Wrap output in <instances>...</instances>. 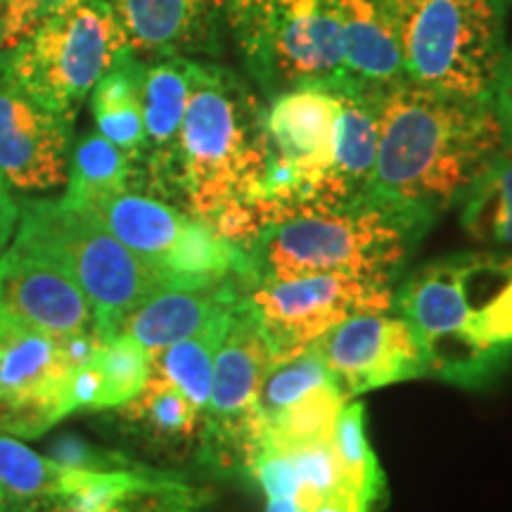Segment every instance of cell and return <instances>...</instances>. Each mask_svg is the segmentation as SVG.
<instances>
[{"instance_id": "6da1fadb", "label": "cell", "mask_w": 512, "mask_h": 512, "mask_svg": "<svg viewBox=\"0 0 512 512\" xmlns=\"http://www.w3.org/2000/svg\"><path fill=\"white\" fill-rule=\"evenodd\" d=\"M508 143L491 100H467L411 79L377 88V157L368 195L434 226Z\"/></svg>"}, {"instance_id": "7a4b0ae2", "label": "cell", "mask_w": 512, "mask_h": 512, "mask_svg": "<svg viewBox=\"0 0 512 512\" xmlns=\"http://www.w3.org/2000/svg\"><path fill=\"white\" fill-rule=\"evenodd\" d=\"M268 169L266 107L214 60L190 62V93L162 200L245 247L259 233L256 202Z\"/></svg>"}, {"instance_id": "3957f363", "label": "cell", "mask_w": 512, "mask_h": 512, "mask_svg": "<svg viewBox=\"0 0 512 512\" xmlns=\"http://www.w3.org/2000/svg\"><path fill=\"white\" fill-rule=\"evenodd\" d=\"M427 230L425 221L366 195L344 207L290 211L242 249L252 285L328 273L394 283Z\"/></svg>"}, {"instance_id": "277c9868", "label": "cell", "mask_w": 512, "mask_h": 512, "mask_svg": "<svg viewBox=\"0 0 512 512\" xmlns=\"http://www.w3.org/2000/svg\"><path fill=\"white\" fill-rule=\"evenodd\" d=\"M406 79L496 102L505 48L501 0H392Z\"/></svg>"}, {"instance_id": "5b68a950", "label": "cell", "mask_w": 512, "mask_h": 512, "mask_svg": "<svg viewBox=\"0 0 512 512\" xmlns=\"http://www.w3.org/2000/svg\"><path fill=\"white\" fill-rule=\"evenodd\" d=\"M19 221L10 245L60 266L86 294L98 335L112 339L121 320L157 287L155 273L126 249L88 209L60 200L19 197Z\"/></svg>"}, {"instance_id": "8992f818", "label": "cell", "mask_w": 512, "mask_h": 512, "mask_svg": "<svg viewBox=\"0 0 512 512\" xmlns=\"http://www.w3.org/2000/svg\"><path fill=\"white\" fill-rule=\"evenodd\" d=\"M83 209L98 216L102 226L155 273L162 287L252 283L245 249L162 197L126 190Z\"/></svg>"}, {"instance_id": "52a82bcc", "label": "cell", "mask_w": 512, "mask_h": 512, "mask_svg": "<svg viewBox=\"0 0 512 512\" xmlns=\"http://www.w3.org/2000/svg\"><path fill=\"white\" fill-rule=\"evenodd\" d=\"M124 50V31L107 0H76L17 46L0 50V62L36 102L76 121L95 83Z\"/></svg>"}, {"instance_id": "ba28073f", "label": "cell", "mask_w": 512, "mask_h": 512, "mask_svg": "<svg viewBox=\"0 0 512 512\" xmlns=\"http://www.w3.org/2000/svg\"><path fill=\"white\" fill-rule=\"evenodd\" d=\"M273 361L304 351L344 320L392 311L394 283L354 275H302L247 287Z\"/></svg>"}, {"instance_id": "9c48e42d", "label": "cell", "mask_w": 512, "mask_h": 512, "mask_svg": "<svg viewBox=\"0 0 512 512\" xmlns=\"http://www.w3.org/2000/svg\"><path fill=\"white\" fill-rule=\"evenodd\" d=\"M271 363L273 356L259 318L247 297H242L216 351L211 394L204 411V458L211 465L245 472L259 451L256 394Z\"/></svg>"}, {"instance_id": "30bf717a", "label": "cell", "mask_w": 512, "mask_h": 512, "mask_svg": "<svg viewBox=\"0 0 512 512\" xmlns=\"http://www.w3.org/2000/svg\"><path fill=\"white\" fill-rule=\"evenodd\" d=\"M72 373L60 339L0 309V434L38 439L72 415Z\"/></svg>"}, {"instance_id": "8fae6325", "label": "cell", "mask_w": 512, "mask_h": 512, "mask_svg": "<svg viewBox=\"0 0 512 512\" xmlns=\"http://www.w3.org/2000/svg\"><path fill=\"white\" fill-rule=\"evenodd\" d=\"M74 121L50 112L0 62V176L34 195L67 185Z\"/></svg>"}, {"instance_id": "7c38bea8", "label": "cell", "mask_w": 512, "mask_h": 512, "mask_svg": "<svg viewBox=\"0 0 512 512\" xmlns=\"http://www.w3.org/2000/svg\"><path fill=\"white\" fill-rule=\"evenodd\" d=\"M320 354L349 399L427 377L418 339L396 313H366L344 320L318 339Z\"/></svg>"}, {"instance_id": "4fadbf2b", "label": "cell", "mask_w": 512, "mask_h": 512, "mask_svg": "<svg viewBox=\"0 0 512 512\" xmlns=\"http://www.w3.org/2000/svg\"><path fill=\"white\" fill-rule=\"evenodd\" d=\"M342 29L330 0H271L266 95L344 79Z\"/></svg>"}, {"instance_id": "5bb4252c", "label": "cell", "mask_w": 512, "mask_h": 512, "mask_svg": "<svg viewBox=\"0 0 512 512\" xmlns=\"http://www.w3.org/2000/svg\"><path fill=\"white\" fill-rule=\"evenodd\" d=\"M209 503V489L140 465L114 470L62 465L55 491L43 501L62 512H202Z\"/></svg>"}, {"instance_id": "9a60e30c", "label": "cell", "mask_w": 512, "mask_h": 512, "mask_svg": "<svg viewBox=\"0 0 512 512\" xmlns=\"http://www.w3.org/2000/svg\"><path fill=\"white\" fill-rule=\"evenodd\" d=\"M0 309L55 339L98 335V320L79 285L43 256L8 245L0 252Z\"/></svg>"}, {"instance_id": "2e32d148", "label": "cell", "mask_w": 512, "mask_h": 512, "mask_svg": "<svg viewBox=\"0 0 512 512\" xmlns=\"http://www.w3.org/2000/svg\"><path fill=\"white\" fill-rule=\"evenodd\" d=\"M126 46L140 60H214L221 50L219 0H107Z\"/></svg>"}, {"instance_id": "e0dca14e", "label": "cell", "mask_w": 512, "mask_h": 512, "mask_svg": "<svg viewBox=\"0 0 512 512\" xmlns=\"http://www.w3.org/2000/svg\"><path fill=\"white\" fill-rule=\"evenodd\" d=\"M465 356L470 389L494 382L512 361L510 252H467Z\"/></svg>"}, {"instance_id": "ac0fdd59", "label": "cell", "mask_w": 512, "mask_h": 512, "mask_svg": "<svg viewBox=\"0 0 512 512\" xmlns=\"http://www.w3.org/2000/svg\"><path fill=\"white\" fill-rule=\"evenodd\" d=\"M245 292L247 285L242 280L211 287H157L121 320L117 335L131 337L155 354L228 316Z\"/></svg>"}, {"instance_id": "d6986e66", "label": "cell", "mask_w": 512, "mask_h": 512, "mask_svg": "<svg viewBox=\"0 0 512 512\" xmlns=\"http://www.w3.org/2000/svg\"><path fill=\"white\" fill-rule=\"evenodd\" d=\"M190 62L192 57H162L145 64V145L138 159V192L147 188L155 192V197L164 195L171 157L188 105Z\"/></svg>"}, {"instance_id": "ffe728a7", "label": "cell", "mask_w": 512, "mask_h": 512, "mask_svg": "<svg viewBox=\"0 0 512 512\" xmlns=\"http://www.w3.org/2000/svg\"><path fill=\"white\" fill-rule=\"evenodd\" d=\"M344 41L349 79L387 86L403 79L392 0H330Z\"/></svg>"}, {"instance_id": "44dd1931", "label": "cell", "mask_w": 512, "mask_h": 512, "mask_svg": "<svg viewBox=\"0 0 512 512\" xmlns=\"http://www.w3.org/2000/svg\"><path fill=\"white\" fill-rule=\"evenodd\" d=\"M145 60L124 50L112 67L100 76L95 88L88 95L91 112L107 140L121 147L133 159L138 171V159L145 145V124H143V81H145Z\"/></svg>"}, {"instance_id": "7402d4cb", "label": "cell", "mask_w": 512, "mask_h": 512, "mask_svg": "<svg viewBox=\"0 0 512 512\" xmlns=\"http://www.w3.org/2000/svg\"><path fill=\"white\" fill-rule=\"evenodd\" d=\"M62 200L76 207L105 200L126 190H138L133 159L102 133L91 131L76 140L69 157V176Z\"/></svg>"}, {"instance_id": "603a6c76", "label": "cell", "mask_w": 512, "mask_h": 512, "mask_svg": "<svg viewBox=\"0 0 512 512\" xmlns=\"http://www.w3.org/2000/svg\"><path fill=\"white\" fill-rule=\"evenodd\" d=\"M351 401L337 382L320 384L285 411L261 425V446L275 451H299L306 446L330 444L342 408Z\"/></svg>"}, {"instance_id": "cb8c5ba5", "label": "cell", "mask_w": 512, "mask_h": 512, "mask_svg": "<svg viewBox=\"0 0 512 512\" xmlns=\"http://www.w3.org/2000/svg\"><path fill=\"white\" fill-rule=\"evenodd\" d=\"M458 207L460 223L472 240L512 247V140L486 166Z\"/></svg>"}, {"instance_id": "d4e9b609", "label": "cell", "mask_w": 512, "mask_h": 512, "mask_svg": "<svg viewBox=\"0 0 512 512\" xmlns=\"http://www.w3.org/2000/svg\"><path fill=\"white\" fill-rule=\"evenodd\" d=\"M233 313L235 311H230L228 316L214 320L202 332L183 339V342H176L171 347L150 354L152 373H157L181 389L202 413L207 411L209 403L216 351L221 347V339L226 335Z\"/></svg>"}, {"instance_id": "484cf974", "label": "cell", "mask_w": 512, "mask_h": 512, "mask_svg": "<svg viewBox=\"0 0 512 512\" xmlns=\"http://www.w3.org/2000/svg\"><path fill=\"white\" fill-rule=\"evenodd\" d=\"M332 446H335L347 491L375 512L387 496V477L368 441L363 403L354 399L347 401L337 418Z\"/></svg>"}, {"instance_id": "4316f807", "label": "cell", "mask_w": 512, "mask_h": 512, "mask_svg": "<svg viewBox=\"0 0 512 512\" xmlns=\"http://www.w3.org/2000/svg\"><path fill=\"white\" fill-rule=\"evenodd\" d=\"M128 422L157 441H190L204 427V413L169 380L150 373V380L136 399L117 408Z\"/></svg>"}, {"instance_id": "83f0119b", "label": "cell", "mask_w": 512, "mask_h": 512, "mask_svg": "<svg viewBox=\"0 0 512 512\" xmlns=\"http://www.w3.org/2000/svg\"><path fill=\"white\" fill-rule=\"evenodd\" d=\"M60 467L22 439L0 434V512H19L46 501L55 491Z\"/></svg>"}, {"instance_id": "f1b7e54d", "label": "cell", "mask_w": 512, "mask_h": 512, "mask_svg": "<svg viewBox=\"0 0 512 512\" xmlns=\"http://www.w3.org/2000/svg\"><path fill=\"white\" fill-rule=\"evenodd\" d=\"M337 382L332 370L320 354L318 344H311L297 354L278 358L268 366L264 380H261L259 394H256V415H259V427L268 418L285 411L294 401L302 399L311 389L320 384Z\"/></svg>"}, {"instance_id": "f546056e", "label": "cell", "mask_w": 512, "mask_h": 512, "mask_svg": "<svg viewBox=\"0 0 512 512\" xmlns=\"http://www.w3.org/2000/svg\"><path fill=\"white\" fill-rule=\"evenodd\" d=\"M93 363L98 368L102 384L100 411L121 408L136 399L152 373L150 351L126 335L105 339L95 351Z\"/></svg>"}, {"instance_id": "4dcf8cb0", "label": "cell", "mask_w": 512, "mask_h": 512, "mask_svg": "<svg viewBox=\"0 0 512 512\" xmlns=\"http://www.w3.org/2000/svg\"><path fill=\"white\" fill-rule=\"evenodd\" d=\"M219 10L247 74L261 91H266L271 0H219Z\"/></svg>"}, {"instance_id": "1f68e13d", "label": "cell", "mask_w": 512, "mask_h": 512, "mask_svg": "<svg viewBox=\"0 0 512 512\" xmlns=\"http://www.w3.org/2000/svg\"><path fill=\"white\" fill-rule=\"evenodd\" d=\"M48 458L64 467H79V470H114V467L136 465L124 453L105 451V448L93 446L91 441L74 437V434L57 437L48 446Z\"/></svg>"}, {"instance_id": "d6a6232c", "label": "cell", "mask_w": 512, "mask_h": 512, "mask_svg": "<svg viewBox=\"0 0 512 512\" xmlns=\"http://www.w3.org/2000/svg\"><path fill=\"white\" fill-rule=\"evenodd\" d=\"M74 3L76 0H8L5 3V48L17 46L43 22Z\"/></svg>"}, {"instance_id": "836d02e7", "label": "cell", "mask_w": 512, "mask_h": 512, "mask_svg": "<svg viewBox=\"0 0 512 512\" xmlns=\"http://www.w3.org/2000/svg\"><path fill=\"white\" fill-rule=\"evenodd\" d=\"M19 221V204L12 195V188L5 183V178L0 176V252H5L8 245L15 238Z\"/></svg>"}, {"instance_id": "e575fe53", "label": "cell", "mask_w": 512, "mask_h": 512, "mask_svg": "<svg viewBox=\"0 0 512 512\" xmlns=\"http://www.w3.org/2000/svg\"><path fill=\"white\" fill-rule=\"evenodd\" d=\"M496 105H498V112H501L508 140H512V41H508V48H505V60H503L501 83H498Z\"/></svg>"}, {"instance_id": "d590c367", "label": "cell", "mask_w": 512, "mask_h": 512, "mask_svg": "<svg viewBox=\"0 0 512 512\" xmlns=\"http://www.w3.org/2000/svg\"><path fill=\"white\" fill-rule=\"evenodd\" d=\"M309 512H373L351 494H332L318 501Z\"/></svg>"}, {"instance_id": "8d00e7d4", "label": "cell", "mask_w": 512, "mask_h": 512, "mask_svg": "<svg viewBox=\"0 0 512 512\" xmlns=\"http://www.w3.org/2000/svg\"><path fill=\"white\" fill-rule=\"evenodd\" d=\"M19 512H62V510H57V508H53V505H31V508H27V510H19Z\"/></svg>"}, {"instance_id": "74e56055", "label": "cell", "mask_w": 512, "mask_h": 512, "mask_svg": "<svg viewBox=\"0 0 512 512\" xmlns=\"http://www.w3.org/2000/svg\"><path fill=\"white\" fill-rule=\"evenodd\" d=\"M5 48V10L0 8V50Z\"/></svg>"}, {"instance_id": "f35d334b", "label": "cell", "mask_w": 512, "mask_h": 512, "mask_svg": "<svg viewBox=\"0 0 512 512\" xmlns=\"http://www.w3.org/2000/svg\"><path fill=\"white\" fill-rule=\"evenodd\" d=\"M5 3H8V0H0V8H3V10H5Z\"/></svg>"}, {"instance_id": "ab89813d", "label": "cell", "mask_w": 512, "mask_h": 512, "mask_svg": "<svg viewBox=\"0 0 512 512\" xmlns=\"http://www.w3.org/2000/svg\"><path fill=\"white\" fill-rule=\"evenodd\" d=\"M501 3H503V5H508V3H512V0H501Z\"/></svg>"}]
</instances>
